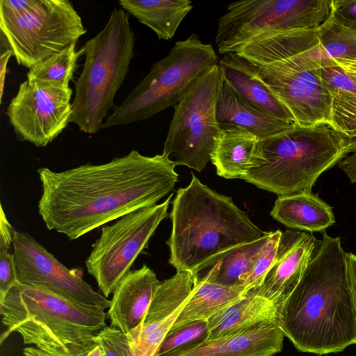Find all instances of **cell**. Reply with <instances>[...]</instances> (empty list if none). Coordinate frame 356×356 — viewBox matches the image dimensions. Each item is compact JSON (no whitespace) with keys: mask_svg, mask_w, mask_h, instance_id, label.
<instances>
[{"mask_svg":"<svg viewBox=\"0 0 356 356\" xmlns=\"http://www.w3.org/2000/svg\"><path fill=\"white\" fill-rule=\"evenodd\" d=\"M175 166L164 153L149 156L131 150L101 164L86 163L60 172L40 168L38 213L49 230L77 239L156 204L178 180Z\"/></svg>","mask_w":356,"mask_h":356,"instance_id":"obj_1","label":"cell"},{"mask_svg":"<svg viewBox=\"0 0 356 356\" xmlns=\"http://www.w3.org/2000/svg\"><path fill=\"white\" fill-rule=\"evenodd\" d=\"M340 237L325 232L299 284L278 309V325L296 348L318 355L356 344V311Z\"/></svg>","mask_w":356,"mask_h":356,"instance_id":"obj_2","label":"cell"},{"mask_svg":"<svg viewBox=\"0 0 356 356\" xmlns=\"http://www.w3.org/2000/svg\"><path fill=\"white\" fill-rule=\"evenodd\" d=\"M192 175L190 184L179 188L172 201V227L167 241L170 264L177 271L191 273L212 257L257 241L267 232L255 225L231 197Z\"/></svg>","mask_w":356,"mask_h":356,"instance_id":"obj_3","label":"cell"},{"mask_svg":"<svg viewBox=\"0 0 356 356\" xmlns=\"http://www.w3.org/2000/svg\"><path fill=\"white\" fill-rule=\"evenodd\" d=\"M345 143V135L328 124H294L259 140L242 179L278 197L312 191L320 175L346 156Z\"/></svg>","mask_w":356,"mask_h":356,"instance_id":"obj_4","label":"cell"},{"mask_svg":"<svg viewBox=\"0 0 356 356\" xmlns=\"http://www.w3.org/2000/svg\"><path fill=\"white\" fill-rule=\"evenodd\" d=\"M6 330L1 343L13 332L25 344L63 350L88 343L107 325L105 309L74 302L57 294L17 282L0 302Z\"/></svg>","mask_w":356,"mask_h":356,"instance_id":"obj_5","label":"cell"},{"mask_svg":"<svg viewBox=\"0 0 356 356\" xmlns=\"http://www.w3.org/2000/svg\"><path fill=\"white\" fill-rule=\"evenodd\" d=\"M135 35L124 9L114 8L104 27L81 49L83 68L75 82L70 122L94 134L115 108V96L129 72Z\"/></svg>","mask_w":356,"mask_h":356,"instance_id":"obj_6","label":"cell"},{"mask_svg":"<svg viewBox=\"0 0 356 356\" xmlns=\"http://www.w3.org/2000/svg\"><path fill=\"white\" fill-rule=\"evenodd\" d=\"M0 31L6 49L29 70L87 32L68 0H1Z\"/></svg>","mask_w":356,"mask_h":356,"instance_id":"obj_7","label":"cell"},{"mask_svg":"<svg viewBox=\"0 0 356 356\" xmlns=\"http://www.w3.org/2000/svg\"><path fill=\"white\" fill-rule=\"evenodd\" d=\"M211 44L193 33L177 41L168 54L155 62L148 74L106 118L103 128L140 122L174 108L192 83L218 64Z\"/></svg>","mask_w":356,"mask_h":356,"instance_id":"obj_8","label":"cell"},{"mask_svg":"<svg viewBox=\"0 0 356 356\" xmlns=\"http://www.w3.org/2000/svg\"><path fill=\"white\" fill-rule=\"evenodd\" d=\"M329 0H243L231 3L218 22L220 54L236 53L249 42L277 32L316 30L330 17Z\"/></svg>","mask_w":356,"mask_h":356,"instance_id":"obj_9","label":"cell"},{"mask_svg":"<svg viewBox=\"0 0 356 356\" xmlns=\"http://www.w3.org/2000/svg\"><path fill=\"white\" fill-rule=\"evenodd\" d=\"M222 80L217 64L198 76L174 107L163 153L172 156L176 165L201 172L211 161L216 138L222 130L216 118Z\"/></svg>","mask_w":356,"mask_h":356,"instance_id":"obj_10","label":"cell"},{"mask_svg":"<svg viewBox=\"0 0 356 356\" xmlns=\"http://www.w3.org/2000/svg\"><path fill=\"white\" fill-rule=\"evenodd\" d=\"M172 196L161 204L136 210L102 227L85 264L106 298L131 270L134 261L167 217Z\"/></svg>","mask_w":356,"mask_h":356,"instance_id":"obj_11","label":"cell"},{"mask_svg":"<svg viewBox=\"0 0 356 356\" xmlns=\"http://www.w3.org/2000/svg\"><path fill=\"white\" fill-rule=\"evenodd\" d=\"M315 48L270 64L256 65L261 80L300 126L330 125L332 95L321 79V63Z\"/></svg>","mask_w":356,"mask_h":356,"instance_id":"obj_12","label":"cell"},{"mask_svg":"<svg viewBox=\"0 0 356 356\" xmlns=\"http://www.w3.org/2000/svg\"><path fill=\"white\" fill-rule=\"evenodd\" d=\"M72 95L70 88L21 83L6 110L19 140L45 147L56 139L70 123Z\"/></svg>","mask_w":356,"mask_h":356,"instance_id":"obj_13","label":"cell"},{"mask_svg":"<svg viewBox=\"0 0 356 356\" xmlns=\"http://www.w3.org/2000/svg\"><path fill=\"white\" fill-rule=\"evenodd\" d=\"M17 281L74 302L109 308L111 300L96 291L79 269H70L30 234L16 231L13 243Z\"/></svg>","mask_w":356,"mask_h":356,"instance_id":"obj_14","label":"cell"},{"mask_svg":"<svg viewBox=\"0 0 356 356\" xmlns=\"http://www.w3.org/2000/svg\"><path fill=\"white\" fill-rule=\"evenodd\" d=\"M317 238L310 232H282L275 261L262 284L253 291L278 308L301 280L316 249Z\"/></svg>","mask_w":356,"mask_h":356,"instance_id":"obj_15","label":"cell"},{"mask_svg":"<svg viewBox=\"0 0 356 356\" xmlns=\"http://www.w3.org/2000/svg\"><path fill=\"white\" fill-rule=\"evenodd\" d=\"M160 282L145 264L127 273L113 293L106 313L111 326L127 334L140 325Z\"/></svg>","mask_w":356,"mask_h":356,"instance_id":"obj_16","label":"cell"},{"mask_svg":"<svg viewBox=\"0 0 356 356\" xmlns=\"http://www.w3.org/2000/svg\"><path fill=\"white\" fill-rule=\"evenodd\" d=\"M218 65L222 78L241 98L265 113L295 123L292 114L261 80L256 65L233 52L222 55Z\"/></svg>","mask_w":356,"mask_h":356,"instance_id":"obj_17","label":"cell"},{"mask_svg":"<svg viewBox=\"0 0 356 356\" xmlns=\"http://www.w3.org/2000/svg\"><path fill=\"white\" fill-rule=\"evenodd\" d=\"M216 118L221 129H243L260 140L284 132L295 124L284 121L249 104L223 78L216 104Z\"/></svg>","mask_w":356,"mask_h":356,"instance_id":"obj_18","label":"cell"},{"mask_svg":"<svg viewBox=\"0 0 356 356\" xmlns=\"http://www.w3.org/2000/svg\"><path fill=\"white\" fill-rule=\"evenodd\" d=\"M284 335L277 323H262L238 334L206 341L179 356H273L282 350Z\"/></svg>","mask_w":356,"mask_h":356,"instance_id":"obj_19","label":"cell"},{"mask_svg":"<svg viewBox=\"0 0 356 356\" xmlns=\"http://www.w3.org/2000/svg\"><path fill=\"white\" fill-rule=\"evenodd\" d=\"M207 322V341L217 340L262 323L278 324V308L272 302L250 291L245 296L214 314Z\"/></svg>","mask_w":356,"mask_h":356,"instance_id":"obj_20","label":"cell"},{"mask_svg":"<svg viewBox=\"0 0 356 356\" xmlns=\"http://www.w3.org/2000/svg\"><path fill=\"white\" fill-rule=\"evenodd\" d=\"M271 232H267L257 241L233 247L209 259L191 272L194 284L207 281L225 286L243 288Z\"/></svg>","mask_w":356,"mask_h":356,"instance_id":"obj_21","label":"cell"},{"mask_svg":"<svg viewBox=\"0 0 356 356\" xmlns=\"http://www.w3.org/2000/svg\"><path fill=\"white\" fill-rule=\"evenodd\" d=\"M270 216L288 227L310 233L335 223L332 207L312 191L279 196Z\"/></svg>","mask_w":356,"mask_h":356,"instance_id":"obj_22","label":"cell"},{"mask_svg":"<svg viewBox=\"0 0 356 356\" xmlns=\"http://www.w3.org/2000/svg\"><path fill=\"white\" fill-rule=\"evenodd\" d=\"M259 140L243 129H222L210 155L218 175L225 179H243L252 165Z\"/></svg>","mask_w":356,"mask_h":356,"instance_id":"obj_23","label":"cell"},{"mask_svg":"<svg viewBox=\"0 0 356 356\" xmlns=\"http://www.w3.org/2000/svg\"><path fill=\"white\" fill-rule=\"evenodd\" d=\"M318 44L317 29L277 32L249 42L236 54L258 66L310 50Z\"/></svg>","mask_w":356,"mask_h":356,"instance_id":"obj_24","label":"cell"},{"mask_svg":"<svg viewBox=\"0 0 356 356\" xmlns=\"http://www.w3.org/2000/svg\"><path fill=\"white\" fill-rule=\"evenodd\" d=\"M127 13L152 29L160 40H170L193 9L189 0H120Z\"/></svg>","mask_w":356,"mask_h":356,"instance_id":"obj_25","label":"cell"},{"mask_svg":"<svg viewBox=\"0 0 356 356\" xmlns=\"http://www.w3.org/2000/svg\"><path fill=\"white\" fill-rule=\"evenodd\" d=\"M245 295L243 287H229L201 281L194 284L172 328L193 321H207L214 314Z\"/></svg>","mask_w":356,"mask_h":356,"instance_id":"obj_26","label":"cell"},{"mask_svg":"<svg viewBox=\"0 0 356 356\" xmlns=\"http://www.w3.org/2000/svg\"><path fill=\"white\" fill-rule=\"evenodd\" d=\"M194 287L190 271H177L159 284L142 322L151 323L168 318L183 309Z\"/></svg>","mask_w":356,"mask_h":356,"instance_id":"obj_27","label":"cell"},{"mask_svg":"<svg viewBox=\"0 0 356 356\" xmlns=\"http://www.w3.org/2000/svg\"><path fill=\"white\" fill-rule=\"evenodd\" d=\"M317 32L321 67L335 60L356 61V31L339 24L330 15Z\"/></svg>","mask_w":356,"mask_h":356,"instance_id":"obj_28","label":"cell"},{"mask_svg":"<svg viewBox=\"0 0 356 356\" xmlns=\"http://www.w3.org/2000/svg\"><path fill=\"white\" fill-rule=\"evenodd\" d=\"M73 43L60 52L51 56L41 63L29 70L27 81L58 86L70 88L76 63L82 51H76Z\"/></svg>","mask_w":356,"mask_h":356,"instance_id":"obj_29","label":"cell"},{"mask_svg":"<svg viewBox=\"0 0 356 356\" xmlns=\"http://www.w3.org/2000/svg\"><path fill=\"white\" fill-rule=\"evenodd\" d=\"M209 338L208 322H191L171 328L161 343L156 356H179L188 352Z\"/></svg>","mask_w":356,"mask_h":356,"instance_id":"obj_30","label":"cell"},{"mask_svg":"<svg viewBox=\"0 0 356 356\" xmlns=\"http://www.w3.org/2000/svg\"><path fill=\"white\" fill-rule=\"evenodd\" d=\"M282 231L271 232L270 236L260 251L252 268L243 284L245 293L258 289L270 269L277 254Z\"/></svg>","mask_w":356,"mask_h":356,"instance_id":"obj_31","label":"cell"},{"mask_svg":"<svg viewBox=\"0 0 356 356\" xmlns=\"http://www.w3.org/2000/svg\"><path fill=\"white\" fill-rule=\"evenodd\" d=\"M330 126L343 134L356 130V95L344 91L332 94Z\"/></svg>","mask_w":356,"mask_h":356,"instance_id":"obj_32","label":"cell"},{"mask_svg":"<svg viewBox=\"0 0 356 356\" xmlns=\"http://www.w3.org/2000/svg\"><path fill=\"white\" fill-rule=\"evenodd\" d=\"M93 341L102 348L104 356H133L127 334L111 325L101 330Z\"/></svg>","mask_w":356,"mask_h":356,"instance_id":"obj_33","label":"cell"},{"mask_svg":"<svg viewBox=\"0 0 356 356\" xmlns=\"http://www.w3.org/2000/svg\"><path fill=\"white\" fill-rule=\"evenodd\" d=\"M321 76L332 95L337 91L356 95V77L335 63L321 67Z\"/></svg>","mask_w":356,"mask_h":356,"instance_id":"obj_34","label":"cell"},{"mask_svg":"<svg viewBox=\"0 0 356 356\" xmlns=\"http://www.w3.org/2000/svg\"><path fill=\"white\" fill-rule=\"evenodd\" d=\"M17 282L13 253L0 250V302Z\"/></svg>","mask_w":356,"mask_h":356,"instance_id":"obj_35","label":"cell"},{"mask_svg":"<svg viewBox=\"0 0 356 356\" xmlns=\"http://www.w3.org/2000/svg\"><path fill=\"white\" fill-rule=\"evenodd\" d=\"M94 343V341L85 344L72 346L68 349L43 346L35 347L29 346L22 350L24 356H86L89 348Z\"/></svg>","mask_w":356,"mask_h":356,"instance_id":"obj_36","label":"cell"},{"mask_svg":"<svg viewBox=\"0 0 356 356\" xmlns=\"http://www.w3.org/2000/svg\"><path fill=\"white\" fill-rule=\"evenodd\" d=\"M330 15L339 24L356 31V0H332Z\"/></svg>","mask_w":356,"mask_h":356,"instance_id":"obj_37","label":"cell"},{"mask_svg":"<svg viewBox=\"0 0 356 356\" xmlns=\"http://www.w3.org/2000/svg\"><path fill=\"white\" fill-rule=\"evenodd\" d=\"M16 231L8 221L2 204L0 207V250H9L13 247Z\"/></svg>","mask_w":356,"mask_h":356,"instance_id":"obj_38","label":"cell"},{"mask_svg":"<svg viewBox=\"0 0 356 356\" xmlns=\"http://www.w3.org/2000/svg\"><path fill=\"white\" fill-rule=\"evenodd\" d=\"M347 278L356 311V254L346 253Z\"/></svg>","mask_w":356,"mask_h":356,"instance_id":"obj_39","label":"cell"},{"mask_svg":"<svg viewBox=\"0 0 356 356\" xmlns=\"http://www.w3.org/2000/svg\"><path fill=\"white\" fill-rule=\"evenodd\" d=\"M339 167L345 172L351 183H356V152L341 160Z\"/></svg>","mask_w":356,"mask_h":356,"instance_id":"obj_40","label":"cell"},{"mask_svg":"<svg viewBox=\"0 0 356 356\" xmlns=\"http://www.w3.org/2000/svg\"><path fill=\"white\" fill-rule=\"evenodd\" d=\"M11 56H13V53L9 49L1 51L0 55V99L2 102L3 95L4 84L6 79V74L7 70V65L8 60Z\"/></svg>","mask_w":356,"mask_h":356,"instance_id":"obj_41","label":"cell"},{"mask_svg":"<svg viewBox=\"0 0 356 356\" xmlns=\"http://www.w3.org/2000/svg\"><path fill=\"white\" fill-rule=\"evenodd\" d=\"M346 137V143L344 147L345 154L356 152V130L346 132L343 134Z\"/></svg>","mask_w":356,"mask_h":356,"instance_id":"obj_42","label":"cell"},{"mask_svg":"<svg viewBox=\"0 0 356 356\" xmlns=\"http://www.w3.org/2000/svg\"><path fill=\"white\" fill-rule=\"evenodd\" d=\"M334 63L341 67L345 71L356 74V61L353 60H335Z\"/></svg>","mask_w":356,"mask_h":356,"instance_id":"obj_43","label":"cell"},{"mask_svg":"<svg viewBox=\"0 0 356 356\" xmlns=\"http://www.w3.org/2000/svg\"><path fill=\"white\" fill-rule=\"evenodd\" d=\"M348 73H349V72H348ZM350 74H351V73H350ZM353 74V75L356 77V74Z\"/></svg>","mask_w":356,"mask_h":356,"instance_id":"obj_44","label":"cell"},{"mask_svg":"<svg viewBox=\"0 0 356 356\" xmlns=\"http://www.w3.org/2000/svg\"><path fill=\"white\" fill-rule=\"evenodd\" d=\"M356 356V355H355Z\"/></svg>","mask_w":356,"mask_h":356,"instance_id":"obj_45","label":"cell"}]
</instances>
